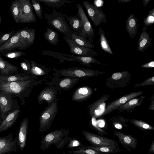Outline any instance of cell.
I'll return each mask as SVG.
<instances>
[{"instance_id":"obj_49","label":"cell","mask_w":154,"mask_h":154,"mask_svg":"<svg viewBox=\"0 0 154 154\" xmlns=\"http://www.w3.org/2000/svg\"><path fill=\"white\" fill-rule=\"evenodd\" d=\"M103 1L102 0H95L94 1V5L96 6L101 7V6H103V1Z\"/></svg>"},{"instance_id":"obj_21","label":"cell","mask_w":154,"mask_h":154,"mask_svg":"<svg viewBox=\"0 0 154 154\" xmlns=\"http://www.w3.org/2000/svg\"><path fill=\"white\" fill-rule=\"evenodd\" d=\"M138 20L133 14H131L127 18L125 28L129 37L134 38L136 35L139 25Z\"/></svg>"},{"instance_id":"obj_36","label":"cell","mask_w":154,"mask_h":154,"mask_svg":"<svg viewBox=\"0 0 154 154\" xmlns=\"http://www.w3.org/2000/svg\"><path fill=\"white\" fill-rule=\"evenodd\" d=\"M10 10L12 16L15 22L17 24L19 23L20 6L18 0H15L12 2L10 5Z\"/></svg>"},{"instance_id":"obj_40","label":"cell","mask_w":154,"mask_h":154,"mask_svg":"<svg viewBox=\"0 0 154 154\" xmlns=\"http://www.w3.org/2000/svg\"><path fill=\"white\" fill-rule=\"evenodd\" d=\"M88 147L100 152L110 153L116 152V148L106 146H87Z\"/></svg>"},{"instance_id":"obj_4","label":"cell","mask_w":154,"mask_h":154,"mask_svg":"<svg viewBox=\"0 0 154 154\" xmlns=\"http://www.w3.org/2000/svg\"><path fill=\"white\" fill-rule=\"evenodd\" d=\"M58 98L56 99L42 112L39 116V132H43L51 127L58 111Z\"/></svg>"},{"instance_id":"obj_13","label":"cell","mask_w":154,"mask_h":154,"mask_svg":"<svg viewBox=\"0 0 154 154\" xmlns=\"http://www.w3.org/2000/svg\"><path fill=\"white\" fill-rule=\"evenodd\" d=\"M142 93L143 91H142L132 92L115 100L109 103L106 106L103 114V115H104L110 113L130 100L138 97Z\"/></svg>"},{"instance_id":"obj_31","label":"cell","mask_w":154,"mask_h":154,"mask_svg":"<svg viewBox=\"0 0 154 154\" xmlns=\"http://www.w3.org/2000/svg\"><path fill=\"white\" fill-rule=\"evenodd\" d=\"M59 33L51 28L47 27V31L44 33L45 39L49 43L56 46L59 41Z\"/></svg>"},{"instance_id":"obj_11","label":"cell","mask_w":154,"mask_h":154,"mask_svg":"<svg viewBox=\"0 0 154 154\" xmlns=\"http://www.w3.org/2000/svg\"><path fill=\"white\" fill-rule=\"evenodd\" d=\"M62 38L68 45L70 52L76 56L89 57L96 56L97 54V53L92 49L78 45L71 37L65 35Z\"/></svg>"},{"instance_id":"obj_25","label":"cell","mask_w":154,"mask_h":154,"mask_svg":"<svg viewBox=\"0 0 154 154\" xmlns=\"http://www.w3.org/2000/svg\"><path fill=\"white\" fill-rule=\"evenodd\" d=\"M104 98H101L90 106L89 111L91 115L97 116L103 113L106 108L104 102L106 100Z\"/></svg>"},{"instance_id":"obj_5","label":"cell","mask_w":154,"mask_h":154,"mask_svg":"<svg viewBox=\"0 0 154 154\" xmlns=\"http://www.w3.org/2000/svg\"><path fill=\"white\" fill-rule=\"evenodd\" d=\"M14 98L10 94L3 91L0 92V120L10 112L20 108L17 102H14Z\"/></svg>"},{"instance_id":"obj_19","label":"cell","mask_w":154,"mask_h":154,"mask_svg":"<svg viewBox=\"0 0 154 154\" xmlns=\"http://www.w3.org/2000/svg\"><path fill=\"white\" fill-rule=\"evenodd\" d=\"M147 29V27L144 26L139 36L137 46V49L139 52H143L146 50L151 42L152 38L149 37L146 31Z\"/></svg>"},{"instance_id":"obj_34","label":"cell","mask_w":154,"mask_h":154,"mask_svg":"<svg viewBox=\"0 0 154 154\" xmlns=\"http://www.w3.org/2000/svg\"><path fill=\"white\" fill-rule=\"evenodd\" d=\"M43 55L49 56L55 58L60 60V63L65 60L70 62H75V60L72 58L66 57L65 54L60 53L54 52L51 51L44 50L42 53Z\"/></svg>"},{"instance_id":"obj_56","label":"cell","mask_w":154,"mask_h":154,"mask_svg":"<svg viewBox=\"0 0 154 154\" xmlns=\"http://www.w3.org/2000/svg\"><path fill=\"white\" fill-rule=\"evenodd\" d=\"M1 16L0 15V23H1Z\"/></svg>"},{"instance_id":"obj_23","label":"cell","mask_w":154,"mask_h":154,"mask_svg":"<svg viewBox=\"0 0 154 154\" xmlns=\"http://www.w3.org/2000/svg\"><path fill=\"white\" fill-rule=\"evenodd\" d=\"M64 15L68 22L69 25L72 30L81 35L82 30V23L80 18L75 15L70 17L66 14Z\"/></svg>"},{"instance_id":"obj_14","label":"cell","mask_w":154,"mask_h":154,"mask_svg":"<svg viewBox=\"0 0 154 154\" xmlns=\"http://www.w3.org/2000/svg\"><path fill=\"white\" fill-rule=\"evenodd\" d=\"M22 29L18 31L9 39L0 46V54L14 50L16 49L23 50L19 42Z\"/></svg>"},{"instance_id":"obj_22","label":"cell","mask_w":154,"mask_h":154,"mask_svg":"<svg viewBox=\"0 0 154 154\" xmlns=\"http://www.w3.org/2000/svg\"><path fill=\"white\" fill-rule=\"evenodd\" d=\"M19 68L5 60L0 56V75H9L18 73Z\"/></svg>"},{"instance_id":"obj_35","label":"cell","mask_w":154,"mask_h":154,"mask_svg":"<svg viewBox=\"0 0 154 154\" xmlns=\"http://www.w3.org/2000/svg\"><path fill=\"white\" fill-rule=\"evenodd\" d=\"M39 2H42L45 5L51 7L60 8L66 4L71 3V1L67 0H37Z\"/></svg>"},{"instance_id":"obj_41","label":"cell","mask_w":154,"mask_h":154,"mask_svg":"<svg viewBox=\"0 0 154 154\" xmlns=\"http://www.w3.org/2000/svg\"><path fill=\"white\" fill-rule=\"evenodd\" d=\"M31 2L32 6L38 17L39 18L42 19L43 17V12L39 2L37 0H32Z\"/></svg>"},{"instance_id":"obj_51","label":"cell","mask_w":154,"mask_h":154,"mask_svg":"<svg viewBox=\"0 0 154 154\" xmlns=\"http://www.w3.org/2000/svg\"><path fill=\"white\" fill-rule=\"evenodd\" d=\"M98 122V125L99 127L102 128L105 125V122L102 120H100Z\"/></svg>"},{"instance_id":"obj_29","label":"cell","mask_w":154,"mask_h":154,"mask_svg":"<svg viewBox=\"0 0 154 154\" xmlns=\"http://www.w3.org/2000/svg\"><path fill=\"white\" fill-rule=\"evenodd\" d=\"M71 38L76 43L81 46L91 49L94 46L91 42L75 32L72 31Z\"/></svg>"},{"instance_id":"obj_39","label":"cell","mask_w":154,"mask_h":154,"mask_svg":"<svg viewBox=\"0 0 154 154\" xmlns=\"http://www.w3.org/2000/svg\"><path fill=\"white\" fill-rule=\"evenodd\" d=\"M21 69L26 75H29L31 74V65L29 61L24 59L20 63Z\"/></svg>"},{"instance_id":"obj_9","label":"cell","mask_w":154,"mask_h":154,"mask_svg":"<svg viewBox=\"0 0 154 154\" xmlns=\"http://www.w3.org/2000/svg\"><path fill=\"white\" fill-rule=\"evenodd\" d=\"M20 12L19 19L20 23H28L35 22L36 18L33 12L32 7L29 0H18Z\"/></svg>"},{"instance_id":"obj_52","label":"cell","mask_w":154,"mask_h":154,"mask_svg":"<svg viewBox=\"0 0 154 154\" xmlns=\"http://www.w3.org/2000/svg\"><path fill=\"white\" fill-rule=\"evenodd\" d=\"M131 1V0H118V2L119 3H128L130 2Z\"/></svg>"},{"instance_id":"obj_43","label":"cell","mask_w":154,"mask_h":154,"mask_svg":"<svg viewBox=\"0 0 154 154\" xmlns=\"http://www.w3.org/2000/svg\"><path fill=\"white\" fill-rule=\"evenodd\" d=\"M132 122L137 126L143 129L151 130L154 129L153 128L148 124L140 120H133Z\"/></svg>"},{"instance_id":"obj_38","label":"cell","mask_w":154,"mask_h":154,"mask_svg":"<svg viewBox=\"0 0 154 154\" xmlns=\"http://www.w3.org/2000/svg\"><path fill=\"white\" fill-rule=\"evenodd\" d=\"M25 54V53L23 51H11L0 54V56H3L9 58L16 59Z\"/></svg>"},{"instance_id":"obj_33","label":"cell","mask_w":154,"mask_h":154,"mask_svg":"<svg viewBox=\"0 0 154 154\" xmlns=\"http://www.w3.org/2000/svg\"><path fill=\"white\" fill-rule=\"evenodd\" d=\"M62 79L59 82V87L64 90H67L73 87L79 81V78L67 77Z\"/></svg>"},{"instance_id":"obj_17","label":"cell","mask_w":154,"mask_h":154,"mask_svg":"<svg viewBox=\"0 0 154 154\" xmlns=\"http://www.w3.org/2000/svg\"><path fill=\"white\" fill-rule=\"evenodd\" d=\"M28 124V119L25 117L22 121L19 128L17 143L18 147L21 150H23L26 146Z\"/></svg>"},{"instance_id":"obj_30","label":"cell","mask_w":154,"mask_h":154,"mask_svg":"<svg viewBox=\"0 0 154 154\" xmlns=\"http://www.w3.org/2000/svg\"><path fill=\"white\" fill-rule=\"evenodd\" d=\"M31 74L37 75H42L45 74L50 70V69L46 66L39 64L34 61L31 60Z\"/></svg>"},{"instance_id":"obj_15","label":"cell","mask_w":154,"mask_h":154,"mask_svg":"<svg viewBox=\"0 0 154 154\" xmlns=\"http://www.w3.org/2000/svg\"><path fill=\"white\" fill-rule=\"evenodd\" d=\"M35 37V30L28 27L22 29L20 33L19 42L23 49L30 47L34 42Z\"/></svg>"},{"instance_id":"obj_28","label":"cell","mask_w":154,"mask_h":154,"mask_svg":"<svg viewBox=\"0 0 154 154\" xmlns=\"http://www.w3.org/2000/svg\"><path fill=\"white\" fill-rule=\"evenodd\" d=\"M99 35V42L102 49L105 52L113 55V53L109 45L105 33L101 26L97 27Z\"/></svg>"},{"instance_id":"obj_12","label":"cell","mask_w":154,"mask_h":154,"mask_svg":"<svg viewBox=\"0 0 154 154\" xmlns=\"http://www.w3.org/2000/svg\"><path fill=\"white\" fill-rule=\"evenodd\" d=\"M17 137L14 140L11 132L7 135L0 137V154H7L17 150Z\"/></svg>"},{"instance_id":"obj_26","label":"cell","mask_w":154,"mask_h":154,"mask_svg":"<svg viewBox=\"0 0 154 154\" xmlns=\"http://www.w3.org/2000/svg\"><path fill=\"white\" fill-rule=\"evenodd\" d=\"M114 134L118 137L120 141L123 145L134 148L136 147L137 140L131 136L117 131H114Z\"/></svg>"},{"instance_id":"obj_6","label":"cell","mask_w":154,"mask_h":154,"mask_svg":"<svg viewBox=\"0 0 154 154\" xmlns=\"http://www.w3.org/2000/svg\"><path fill=\"white\" fill-rule=\"evenodd\" d=\"M82 4L95 27L98 26L102 23L107 22L106 16L101 7H97L86 1H84Z\"/></svg>"},{"instance_id":"obj_10","label":"cell","mask_w":154,"mask_h":154,"mask_svg":"<svg viewBox=\"0 0 154 154\" xmlns=\"http://www.w3.org/2000/svg\"><path fill=\"white\" fill-rule=\"evenodd\" d=\"M85 139L94 146H106L116 148L118 147L116 141L102 137L88 131H81Z\"/></svg>"},{"instance_id":"obj_32","label":"cell","mask_w":154,"mask_h":154,"mask_svg":"<svg viewBox=\"0 0 154 154\" xmlns=\"http://www.w3.org/2000/svg\"><path fill=\"white\" fill-rule=\"evenodd\" d=\"M145 96H142L140 98L132 99L117 109H119V112L132 109L135 107L140 106Z\"/></svg>"},{"instance_id":"obj_16","label":"cell","mask_w":154,"mask_h":154,"mask_svg":"<svg viewBox=\"0 0 154 154\" xmlns=\"http://www.w3.org/2000/svg\"><path fill=\"white\" fill-rule=\"evenodd\" d=\"M20 112L18 108L9 113L3 119L0 120V133L11 127L17 120Z\"/></svg>"},{"instance_id":"obj_53","label":"cell","mask_w":154,"mask_h":154,"mask_svg":"<svg viewBox=\"0 0 154 154\" xmlns=\"http://www.w3.org/2000/svg\"><path fill=\"white\" fill-rule=\"evenodd\" d=\"M150 1V0H143V6H145L147 5Z\"/></svg>"},{"instance_id":"obj_55","label":"cell","mask_w":154,"mask_h":154,"mask_svg":"<svg viewBox=\"0 0 154 154\" xmlns=\"http://www.w3.org/2000/svg\"><path fill=\"white\" fill-rule=\"evenodd\" d=\"M154 142H153L152 143V146L150 148V149L151 151H152L153 152H154Z\"/></svg>"},{"instance_id":"obj_1","label":"cell","mask_w":154,"mask_h":154,"mask_svg":"<svg viewBox=\"0 0 154 154\" xmlns=\"http://www.w3.org/2000/svg\"><path fill=\"white\" fill-rule=\"evenodd\" d=\"M34 80L31 78L28 79L10 82L0 81V92L4 91L11 94L14 98L17 97L24 103L25 98L31 92Z\"/></svg>"},{"instance_id":"obj_47","label":"cell","mask_w":154,"mask_h":154,"mask_svg":"<svg viewBox=\"0 0 154 154\" xmlns=\"http://www.w3.org/2000/svg\"><path fill=\"white\" fill-rule=\"evenodd\" d=\"M122 76V73L118 72L113 73L112 75V77L113 79L116 80L120 79Z\"/></svg>"},{"instance_id":"obj_18","label":"cell","mask_w":154,"mask_h":154,"mask_svg":"<svg viewBox=\"0 0 154 154\" xmlns=\"http://www.w3.org/2000/svg\"><path fill=\"white\" fill-rule=\"evenodd\" d=\"M56 91L54 88L51 87L45 88L38 96V102L41 104L44 100H45L49 105L56 99Z\"/></svg>"},{"instance_id":"obj_2","label":"cell","mask_w":154,"mask_h":154,"mask_svg":"<svg viewBox=\"0 0 154 154\" xmlns=\"http://www.w3.org/2000/svg\"><path fill=\"white\" fill-rule=\"evenodd\" d=\"M69 129L62 128L48 133L42 139L40 148L42 150H45L53 145L58 149H62L69 139Z\"/></svg>"},{"instance_id":"obj_54","label":"cell","mask_w":154,"mask_h":154,"mask_svg":"<svg viewBox=\"0 0 154 154\" xmlns=\"http://www.w3.org/2000/svg\"><path fill=\"white\" fill-rule=\"evenodd\" d=\"M148 15L154 16V8L150 10L149 12Z\"/></svg>"},{"instance_id":"obj_44","label":"cell","mask_w":154,"mask_h":154,"mask_svg":"<svg viewBox=\"0 0 154 154\" xmlns=\"http://www.w3.org/2000/svg\"><path fill=\"white\" fill-rule=\"evenodd\" d=\"M15 33V31H13L1 35L0 36V46L11 37Z\"/></svg>"},{"instance_id":"obj_45","label":"cell","mask_w":154,"mask_h":154,"mask_svg":"<svg viewBox=\"0 0 154 154\" xmlns=\"http://www.w3.org/2000/svg\"><path fill=\"white\" fill-rule=\"evenodd\" d=\"M143 22L145 26L147 27L151 26L154 23V16L148 15L144 18Z\"/></svg>"},{"instance_id":"obj_24","label":"cell","mask_w":154,"mask_h":154,"mask_svg":"<svg viewBox=\"0 0 154 154\" xmlns=\"http://www.w3.org/2000/svg\"><path fill=\"white\" fill-rule=\"evenodd\" d=\"M32 78L31 75L19 72L9 75H0V81L5 82H10L23 81Z\"/></svg>"},{"instance_id":"obj_7","label":"cell","mask_w":154,"mask_h":154,"mask_svg":"<svg viewBox=\"0 0 154 154\" xmlns=\"http://www.w3.org/2000/svg\"><path fill=\"white\" fill-rule=\"evenodd\" d=\"M55 75L58 76L82 78L93 76L97 72V71L85 68L73 67L67 69H56Z\"/></svg>"},{"instance_id":"obj_42","label":"cell","mask_w":154,"mask_h":154,"mask_svg":"<svg viewBox=\"0 0 154 154\" xmlns=\"http://www.w3.org/2000/svg\"><path fill=\"white\" fill-rule=\"evenodd\" d=\"M67 148H71L79 147L83 146L82 143L78 140L74 138H70L67 143Z\"/></svg>"},{"instance_id":"obj_37","label":"cell","mask_w":154,"mask_h":154,"mask_svg":"<svg viewBox=\"0 0 154 154\" xmlns=\"http://www.w3.org/2000/svg\"><path fill=\"white\" fill-rule=\"evenodd\" d=\"M77 150L74 151H69V153L72 154H102L101 152L95 150L88 147L87 146H82L76 148Z\"/></svg>"},{"instance_id":"obj_3","label":"cell","mask_w":154,"mask_h":154,"mask_svg":"<svg viewBox=\"0 0 154 154\" xmlns=\"http://www.w3.org/2000/svg\"><path fill=\"white\" fill-rule=\"evenodd\" d=\"M45 18L46 20L47 24L65 35L71 37L72 31L66 21L63 14L57 12L53 9L49 14L43 12Z\"/></svg>"},{"instance_id":"obj_50","label":"cell","mask_w":154,"mask_h":154,"mask_svg":"<svg viewBox=\"0 0 154 154\" xmlns=\"http://www.w3.org/2000/svg\"><path fill=\"white\" fill-rule=\"evenodd\" d=\"M115 128L118 129H121L122 128V126L121 124L119 123H116L114 124Z\"/></svg>"},{"instance_id":"obj_46","label":"cell","mask_w":154,"mask_h":154,"mask_svg":"<svg viewBox=\"0 0 154 154\" xmlns=\"http://www.w3.org/2000/svg\"><path fill=\"white\" fill-rule=\"evenodd\" d=\"M154 83V76H153L152 77L146 80L140 84L139 85L137 84V85H136L135 86L137 87L140 86H143L144 85H153Z\"/></svg>"},{"instance_id":"obj_27","label":"cell","mask_w":154,"mask_h":154,"mask_svg":"<svg viewBox=\"0 0 154 154\" xmlns=\"http://www.w3.org/2000/svg\"><path fill=\"white\" fill-rule=\"evenodd\" d=\"M66 57H69L74 59L75 62L79 63L81 64L85 65L89 67L91 66V63L100 64V62L97 60L93 56L84 57L79 56L73 55H69L65 54Z\"/></svg>"},{"instance_id":"obj_20","label":"cell","mask_w":154,"mask_h":154,"mask_svg":"<svg viewBox=\"0 0 154 154\" xmlns=\"http://www.w3.org/2000/svg\"><path fill=\"white\" fill-rule=\"evenodd\" d=\"M92 89L87 86L78 88L73 93L72 100L76 102H81L88 99L91 95Z\"/></svg>"},{"instance_id":"obj_8","label":"cell","mask_w":154,"mask_h":154,"mask_svg":"<svg viewBox=\"0 0 154 154\" xmlns=\"http://www.w3.org/2000/svg\"><path fill=\"white\" fill-rule=\"evenodd\" d=\"M77 8V15L81 20L82 30L81 35L94 43L95 32L94 30L88 19L83 8L80 4L76 5Z\"/></svg>"},{"instance_id":"obj_48","label":"cell","mask_w":154,"mask_h":154,"mask_svg":"<svg viewBox=\"0 0 154 154\" xmlns=\"http://www.w3.org/2000/svg\"><path fill=\"white\" fill-rule=\"evenodd\" d=\"M143 68H153L154 67V61H152L142 65Z\"/></svg>"}]
</instances>
